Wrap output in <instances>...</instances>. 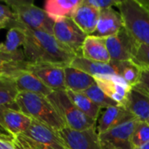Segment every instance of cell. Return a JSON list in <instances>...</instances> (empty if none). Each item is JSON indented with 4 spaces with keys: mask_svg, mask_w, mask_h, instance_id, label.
Instances as JSON below:
<instances>
[{
    "mask_svg": "<svg viewBox=\"0 0 149 149\" xmlns=\"http://www.w3.org/2000/svg\"><path fill=\"white\" fill-rule=\"evenodd\" d=\"M132 61L140 68H149V45L136 42L134 51Z\"/></svg>",
    "mask_w": 149,
    "mask_h": 149,
    "instance_id": "cell-30",
    "label": "cell"
},
{
    "mask_svg": "<svg viewBox=\"0 0 149 149\" xmlns=\"http://www.w3.org/2000/svg\"><path fill=\"white\" fill-rule=\"evenodd\" d=\"M111 61L132 60L135 41L123 27L117 34L105 38Z\"/></svg>",
    "mask_w": 149,
    "mask_h": 149,
    "instance_id": "cell-10",
    "label": "cell"
},
{
    "mask_svg": "<svg viewBox=\"0 0 149 149\" xmlns=\"http://www.w3.org/2000/svg\"><path fill=\"white\" fill-rule=\"evenodd\" d=\"M100 12V10L86 4L84 0H81L80 4L72 14V19L87 36H89L96 29Z\"/></svg>",
    "mask_w": 149,
    "mask_h": 149,
    "instance_id": "cell-17",
    "label": "cell"
},
{
    "mask_svg": "<svg viewBox=\"0 0 149 149\" xmlns=\"http://www.w3.org/2000/svg\"><path fill=\"white\" fill-rule=\"evenodd\" d=\"M0 149H17L13 142L0 139Z\"/></svg>",
    "mask_w": 149,
    "mask_h": 149,
    "instance_id": "cell-36",
    "label": "cell"
},
{
    "mask_svg": "<svg viewBox=\"0 0 149 149\" xmlns=\"http://www.w3.org/2000/svg\"><path fill=\"white\" fill-rule=\"evenodd\" d=\"M25 40V30L22 27H10L7 32L6 39L0 44V52L12 54L20 51L18 48L24 45Z\"/></svg>",
    "mask_w": 149,
    "mask_h": 149,
    "instance_id": "cell-26",
    "label": "cell"
},
{
    "mask_svg": "<svg viewBox=\"0 0 149 149\" xmlns=\"http://www.w3.org/2000/svg\"><path fill=\"white\" fill-rule=\"evenodd\" d=\"M95 83V79L89 74L70 65L65 67V90L83 93Z\"/></svg>",
    "mask_w": 149,
    "mask_h": 149,
    "instance_id": "cell-20",
    "label": "cell"
},
{
    "mask_svg": "<svg viewBox=\"0 0 149 149\" xmlns=\"http://www.w3.org/2000/svg\"><path fill=\"white\" fill-rule=\"evenodd\" d=\"M81 56L87 59L97 62H111V58L106 45L105 38H97L91 35L87 36L83 43Z\"/></svg>",
    "mask_w": 149,
    "mask_h": 149,
    "instance_id": "cell-19",
    "label": "cell"
},
{
    "mask_svg": "<svg viewBox=\"0 0 149 149\" xmlns=\"http://www.w3.org/2000/svg\"><path fill=\"white\" fill-rule=\"evenodd\" d=\"M70 66L77 68L90 76L93 77L94 79L105 78L113 75H117L116 69L114 65L110 63H101L93 60L87 59L83 56H76Z\"/></svg>",
    "mask_w": 149,
    "mask_h": 149,
    "instance_id": "cell-15",
    "label": "cell"
},
{
    "mask_svg": "<svg viewBox=\"0 0 149 149\" xmlns=\"http://www.w3.org/2000/svg\"><path fill=\"white\" fill-rule=\"evenodd\" d=\"M134 149H149V141L147 142L146 144H144V145H142V146H141L139 148H136Z\"/></svg>",
    "mask_w": 149,
    "mask_h": 149,
    "instance_id": "cell-37",
    "label": "cell"
},
{
    "mask_svg": "<svg viewBox=\"0 0 149 149\" xmlns=\"http://www.w3.org/2000/svg\"><path fill=\"white\" fill-rule=\"evenodd\" d=\"M84 2L86 4H89L100 10L112 8L113 5H116L119 3L120 0H84Z\"/></svg>",
    "mask_w": 149,
    "mask_h": 149,
    "instance_id": "cell-32",
    "label": "cell"
},
{
    "mask_svg": "<svg viewBox=\"0 0 149 149\" xmlns=\"http://www.w3.org/2000/svg\"><path fill=\"white\" fill-rule=\"evenodd\" d=\"M124 27L123 19L120 12L113 8L100 10L95 31L91 36L107 38L117 34Z\"/></svg>",
    "mask_w": 149,
    "mask_h": 149,
    "instance_id": "cell-12",
    "label": "cell"
},
{
    "mask_svg": "<svg viewBox=\"0 0 149 149\" xmlns=\"http://www.w3.org/2000/svg\"><path fill=\"white\" fill-rule=\"evenodd\" d=\"M137 121L138 120H134L99 134L101 149H134L131 137Z\"/></svg>",
    "mask_w": 149,
    "mask_h": 149,
    "instance_id": "cell-8",
    "label": "cell"
},
{
    "mask_svg": "<svg viewBox=\"0 0 149 149\" xmlns=\"http://www.w3.org/2000/svg\"><path fill=\"white\" fill-rule=\"evenodd\" d=\"M95 81L104 93L118 105L122 107L126 106L127 95L132 87L123 79L118 75H113L95 79Z\"/></svg>",
    "mask_w": 149,
    "mask_h": 149,
    "instance_id": "cell-13",
    "label": "cell"
},
{
    "mask_svg": "<svg viewBox=\"0 0 149 149\" xmlns=\"http://www.w3.org/2000/svg\"><path fill=\"white\" fill-rule=\"evenodd\" d=\"M5 3L10 8L13 13V21L10 24V27H22L52 34L54 21L50 18L44 10L36 6L32 2L25 0H5Z\"/></svg>",
    "mask_w": 149,
    "mask_h": 149,
    "instance_id": "cell-3",
    "label": "cell"
},
{
    "mask_svg": "<svg viewBox=\"0 0 149 149\" xmlns=\"http://www.w3.org/2000/svg\"><path fill=\"white\" fill-rule=\"evenodd\" d=\"M8 25L6 24H0V30L1 29H3V28H5V27H7Z\"/></svg>",
    "mask_w": 149,
    "mask_h": 149,
    "instance_id": "cell-39",
    "label": "cell"
},
{
    "mask_svg": "<svg viewBox=\"0 0 149 149\" xmlns=\"http://www.w3.org/2000/svg\"><path fill=\"white\" fill-rule=\"evenodd\" d=\"M81 0H47L44 10L53 21L59 17H72Z\"/></svg>",
    "mask_w": 149,
    "mask_h": 149,
    "instance_id": "cell-23",
    "label": "cell"
},
{
    "mask_svg": "<svg viewBox=\"0 0 149 149\" xmlns=\"http://www.w3.org/2000/svg\"><path fill=\"white\" fill-rule=\"evenodd\" d=\"M25 30L23 52L30 65H54L68 66L77 56L61 44L52 34L38 30Z\"/></svg>",
    "mask_w": 149,
    "mask_h": 149,
    "instance_id": "cell-1",
    "label": "cell"
},
{
    "mask_svg": "<svg viewBox=\"0 0 149 149\" xmlns=\"http://www.w3.org/2000/svg\"><path fill=\"white\" fill-rule=\"evenodd\" d=\"M31 121V118L13 108L6 107L2 113V125L13 138L25 132Z\"/></svg>",
    "mask_w": 149,
    "mask_h": 149,
    "instance_id": "cell-16",
    "label": "cell"
},
{
    "mask_svg": "<svg viewBox=\"0 0 149 149\" xmlns=\"http://www.w3.org/2000/svg\"><path fill=\"white\" fill-rule=\"evenodd\" d=\"M67 149H101L96 127L84 131L64 127L58 132Z\"/></svg>",
    "mask_w": 149,
    "mask_h": 149,
    "instance_id": "cell-9",
    "label": "cell"
},
{
    "mask_svg": "<svg viewBox=\"0 0 149 149\" xmlns=\"http://www.w3.org/2000/svg\"><path fill=\"white\" fill-rule=\"evenodd\" d=\"M144 4H146V5H148L149 7V0H141Z\"/></svg>",
    "mask_w": 149,
    "mask_h": 149,
    "instance_id": "cell-38",
    "label": "cell"
},
{
    "mask_svg": "<svg viewBox=\"0 0 149 149\" xmlns=\"http://www.w3.org/2000/svg\"><path fill=\"white\" fill-rule=\"evenodd\" d=\"M13 21V13L8 5L0 3V24H6L8 26Z\"/></svg>",
    "mask_w": 149,
    "mask_h": 149,
    "instance_id": "cell-33",
    "label": "cell"
},
{
    "mask_svg": "<svg viewBox=\"0 0 149 149\" xmlns=\"http://www.w3.org/2000/svg\"><path fill=\"white\" fill-rule=\"evenodd\" d=\"M12 79H14L15 85L19 93L26 92L48 97L53 92L27 70L17 73Z\"/></svg>",
    "mask_w": 149,
    "mask_h": 149,
    "instance_id": "cell-18",
    "label": "cell"
},
{
    "mask_svg": "<svg viewBox=\"0 0 149 149\" xmlns=\"http://www.w3.org/2000/svg\"><path fill=\"white\" fill-rule=\"evenodd\" d=\"M17 109L32 120H38L56 132L65 127L64 120L55 110L47 97L22 92L16 98Z\"/></svg>",
    "mask_w": 149,
    "mask_h": 149,
    "instance_id": "cell-2",
    "label": "cell"
},
{
    "mask_svg": "<svg viewBox=\"0 0 149 149\" xmlns=\"http://www.w3.org/2000/svg\"><path fill=\"white\" fill-rule=\"evenodd\" d=\"M13 144L17 149H38L26 143L19 135L13 138Z\"/></svg>",
    "mask_w": 149,
    "mask_h": 149,
    "instance_id": "cell-35",
    "label": "cell"
},
{
    "mask_svg": "<svg viewBox=\"0 0 149 149\" xmlns=\"http://www.w3.org/2000/svg\"><path fill=\"white\" fill-rule=\"evenodd\" d=\"M52 34L77 56H81L82 45L87 35L74 23L72 17H59L54 20Z\"/></svg>",
    "mask_w": 149,
    "mask_h": 149,
    "instance_id": "cell-7",
    "label": "cell"
},
{
    "mask_svg": "<svg viewBox=\"0 0 149 149\" xmlns=\"http://www.w3.org/2000/svg\"><path fill=\"white\" fill-rule=\"evenodd\" d=\"M18 91L11 77H3L0 86V107H9L18 110L16 105V98Z\"/></svg>",
    "mask_w": 149,
    "mask_h": 149,
    "instance_id": "cell-27",
    "label": "cell"
},
{
    "mask_svg": "<svg viewBox=\"0 0 149 149\" xmlns=\"http://www.w3.org/2000/svg\"><path fill=\"white\" fill-rule=\"evenodd\" d=\"M47 99L64 120L66 127L76 131H84L96 127V121L85 115L76 107L65 90L53 91Z\"/></svg>",
    "mask_w": 149,
    "mask_h": 149,
    "instance_id": "cell-5",
    "label": "cell"
},
{
    "mask_svg": "<svg viewBox=\"0 0 149 149\" xmlns=\"http://www.w3.org/2000/svg\"><path fill=\"white\" fill-rule=\"evenodd\" d=\"M125 107L140 121H148L149 119V98L134 88L127 95Z\"/></svg>",
    "mask_w": 149,
    "mask_h": 149,
    "instance_id": "cell-22",
    "label": "cell"
},
{
    "mask_svg": "<svg viewBox=\"0 0 149 149\" xmlns=\"http://www.w3.org/2000/svg\"><path fill=\"white\" fill-rule=\"evenodd\" d=\"M68 97L72 102L76 106V107L81 111L85 115L89 117L94 121H97L101 108L93 103L85 93H75L72 91L65 90Z\"/></svg>",
    "mask_w": 149,
    "mask_h": 149,
    "instance_id": "cell-24",
    "label": "cell"
},
{
    "mask_svg": "<svg viewBox=\"0 0 149 149\" xmlns=\"http://www.w3.org/2000/svg\"><path fill=\"white\" fill-rule=\"evenodd\" d=\"M116 69L117 75L123 79L132 88L138 83L141 76V68L132 60L111 61Z\"/></svg>",
    "mask_w": 149,
    "mask_h": 149,
    "instance_id": "cell-25",
    "label": "cell"
},
{
    "mask_svg": "<svg viewBox=\"0 0 149 149\" xmlns=\"http://www.w3.org/2000/svg\"><path fill=\"white\" fill-rule=\"evenodd\" d=\"M27 65L23 51L12 54L0 52V77L13 78L17 73L26 71Z\"/></svg>",
    "mask_w": 149,
    "mask_h": 149,
    "instance_id": "cell-21",
    "label": "cell"
},
{
    "mask_svg": "<svg viewBox=\"0 0 149 149\" xmlns=\"http://www.w3.org/2000/svg\"><path fill=\"white\" fill-rule=\"evenodd\" d=\"M93 103H95L100 108H108L110 107L120 106L114 100H113L109 96H107L104 91L98 86L97 83L91 86L88 89L83 92Z\"/></svg>",
    "mask_w": 149,
    "mask_h": 149,
    "instance_id": "cell-28",
    "label": "cell"
},
{
    "mask_svg": "<svg viewBox=\"0 0 149 149\" xmlns=\"http://www.w3.org/2000/svg\"><path fill=\"white\" fill-rule=\"evenodd\" d=\"M27 71L34 74L47 87L52 91L65 90V67L54 65H30Z\"/></svg>",
    "mask_w": 149,
    "mask_h": 149,
    "instance_id": "cell-11",
    "label": "cell"
},
{
    "mask_svg": "<svg viewBox=\"0 0 149 149\" xmlns=\"http://www.w3.org/2000/svg\"><path fill=\"white\" fill-rule=\"evenodd\" d=\"M134 120L137 119L125 107H110L107 108L106 111L101 114L99 121V126L97 127V132L98 134H102L113 127L132 121Z\"/></svg>",
    "mask_w": 149,
    "mask_h": 149,
    "instance_id": "cell-14",
    "label": "cell"
},
{
    "mask_svg": "<svg viewBox=\"0 0 149 149\" xmlns=\"http://www.w3.org/2000/svg\"><path fill=\"white\" fill-rule=\"evenodd\" d=\"M19 136L38 149H67L58 132L35 120H32L30 127Z\"/></svg>",
    "mask_w": 149,
    "mask_h": 149,
    "instance_id": "cell-6",
    "label": "cell"
},
{
    "mask_svg": "<svg viewBox=\"0 0 149 149\" xmlns=\"http://www.w3.org/2000/svg\"><path fill=\"white\" fill-rule=\"evenodd\" d=\"M147 122H148V124H149V119H148V121H147Z\"/></svg>",
    "mask_w": 149,
    "mask_h": 149,
    "instance_id": "cell-41",
    "label": "cell"
},
{
    "mask_svg": "<svg viewBox=\"0 0 149 149\" xmlns=\"http://www.w3.org/2000/svg\"><path fill=\"white\" fill-rule=\"evenodd\" d=\"M149 141V124L147 121L138 120L131 137V142L134 148Z\"/></svg>",
    "mask_w": 149,
    "mask_h": 149,
    "instance_id": "cell-29",
    "label": "cell"
},
{
    "mask_svg": "<svg viewBox=\"0 0 149 149\" xmlns=\"http://www.w3.org/2000/svg\"><path fill=\"white\" fill-rule=\"evenodd\" d=\"M133 88L149 98V68H141L140 79Z\"/></svg>",
    "mask_w": 149,
    "mask_h": 149,
    "instance_id": "cell-31",
    "label": "cell"
},
{
    "mask_svg": "<svg viewBox=\"0 0 149 149\" xmlns=\"http://www.w3.org/2000/svg\"><path fill=\"white\" fill-rule=\"evenodd\" d=\"M6 107H0V139L13 142V137L5 130V128L2 125V113H3V110Z\"/></svg>",
    "mask_w": 149,
    "mask_h": 149,
    "instance_id": "cell-34",
    "label": "cell"
},
{
    "mask_svg": "<svg viewBox=\"0 0 149 149\" xmlns=\"http://www.w3.org/2000/svg\"><path fill=\"white\" fill-rule=\"evenodd\" d=\"M124 28L132 38L149 45V7L141 0H120L117 4Z\"/></svg>",
    "mask_w": 149,
    "mask_h": 149,
    "instance_id": "cell-4",
    "label": "cell"
},
{
    "mask_svg": "<svg viewBox=\"0 0 149 149\" xmlns=\"http://www.w3.org/2000/svg\"><path fill=\"white\" fill-rule=\"evenodd\" d=\"M2 79H3V77H0V86L2 84Z\"/></svg>",
    "mask_w": 149,
    "mask_h": 149,
    "instance_id": "cell-40",
    "label": "cell"
}]
</instances>
